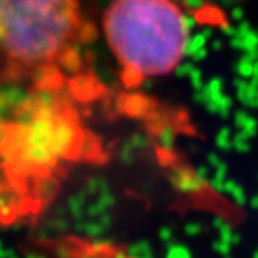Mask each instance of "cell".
<instances>
[{
	"label": "cell",
	"instance_id": "cell-1",
	"mask_svg": "<svg viewBox=\"0 0 258 258\" xmlns=\"http://www.w3.org/2000/svg\"><path fill=\"white\" fill-rule=\"evenodd\" d=\"M94 151L61 89L33 86L0 112V226L39 213L64 170Z\"/></svg>",
	"mask_w": 258,
	"mask_h": 258
},
{
	"label": "cell",
	"instance_id": "cell-2",
	"mask_svg": "<svg viewBox=\"0 0 258 258\" xmlns=\"http://www.w3.org/2000/svg\"><path fill=\"white\" fill-rule=\"evenodd\" d=\"M94 38L81 0H0V53L5 80L62 89L81 67V47Z\"/></svg>",
	"mask_w": 258,
	"mask_h": 258
},
{
	"label": "cell",
	"instance_id": "cell-3",
	"mask_svg": "<svg viewBox=\"0 0 258 258\" xmlns=\"http://www.w3.org/2000/svg\"><path fill=\"white\" fill-rule=\"evenodd\" d=\"M103 28L129 87L174 72L185 54L188 24L174 0H114Z\"/></svg>",
	"mask_w": 258,
	"mask_h": 258
},
{
	"label": "cell",
	"instance_id": "cell-4",
	"mask_svg": "<svg viewBox=\"0 0 258 258\" xmlns=\"http://www.w3.org/2000/svg\"><path fill=\"white\" fill-rule=\"evenodd\" d=\"M235 87L238 90V98L243 104L256 106V97H258V86L252 81H247L244 78H236Z\"/></svg>",
	"mask_w": 258,
	"mask_h": 258
},
{
	"label": "cell",
	"instance_id": "cell-5",
	"mask_svg": "<svg viewBox=\"0 0 258 258\" xmlns=\"http://www.w3.org/2000/svg\"><path fill=\"white\" fill-rule=\"evenodd\" d=\"M209 36H210V31H204V33H199V34L195 36V38H191V39L187 41L185 53L188 54V56H190V54H193L196 50L206 47V44L209 41Z\"/></svg>",
	"mask_w": 258,
	"mask_h": 258
},
{
	"label": "cell",
	"instance_id": "cell-6",
	"mask_svg": "<svg viewBox=\"0 0 258 258\" xmlns=\"http://www.w3.org/2000/svg\"><path fill=\"white\" fill-rule=\"evenodd\" d=\"M235 70L238 73V77L239 78H244V80H249L252 77V73H253V61L249 58V56H244L239 59L235 66Z\"/></svg>",
	"mask_w": 258,
	"mask_h": 258
},
{
	"label": "cell",
	"instance_id": "cell-7",
	"mask_svg": "<svg viewBox=\"0 0 258 258\" xmlns=\"http://www.w3.org/2000/svg\"><path fill=\"white\" fill-rule=\"evenodd\" d=\"M188 78H190V83L195 87V90H199V89L204 87V81H202V73H201V70L198 67H193V70L190 72Z\"/></svg>",
	"mask_w": 258,
	"mask_h": 258
},
{
	"label": "cell",
	"instance_id": "cell-8",
	"mask_svg": "<svg viewBox=\"0 0 258 258\" xmlns=\"http://www.w3.org/2000/svg\"><path fill=\"white\" fill-rule=\"evenodd\" d=\"M207 54H209L207 47H202V48L196 50L193 54H190V58H191V59H195V61H202L204 58H207Z\"/></svg>",
	"mask_w": 258,
	"mask_h": 258
},
{
	"label": "cell",
	"instance_id": "cell-9",
	"mask_svg": "<svg viewBox=\"0 0 258 258\" xmlns=\"http://www.w3.org/2000/svg\"><path fill=\"white\" fill-rule=\"evenodd\" d=\"M193 67H195L193 64H188V62H187V64H182V66L179 64V67H177L176 70H177L179 75H185V77H188V75H190V72L193 70Z\"/></svg>",
	"mask_w": 258,
	"mask_h": 258
},
{
	"label": "cell",
	"instance_id": "cell-10",
	"mask_svg": "<svg viewBox=\"0 0 258 258\" xmlns=\"http://www.w3.org/2000/svg\"><path fill=\"white\" fill-rule=\"evenodd\" d=\"M183 4H185V7L190 8V10H198V8L202 7L204 0H183Z\"/></svg>",
	"mask_w": 258,
	"mask_h": 258
},
{
	"label": "cell",
	"instance_id": "cell-11",
	"mask_svg": "<svg viewBox=\"0 0 258 258\" xmlns=\"http://www.w3.org/2000/svg\"><path fill=\"white\" fill-rule=\"evenodd\" d=\"M232 16H233V19H235V21H243V17H244V10H243V8H239V7H236V8L232 10Z\"/></svg>",
	"mask_w": 258,
	"mask_h": 258
},
{
	"label": "cell",
	"instance_id": "cell-12",
	"mask_svg": "<svg viewBox=\"0 0 258 258\" xmlns=\"http://www.w3.org/2000/svg\"><path fill=\"white\" fill-rule=\"evenodd\" d=\"M213 48H215V50L221 48V42H216V41H215V42H213Z\"/></svg>",
	"mask_w": 258,
	"mask_h": 258
},
{
	"label": "cell",
	"instance_id": "cell-13",
	"mask_svg": "<svg viewBox=\"0 0 258 258\" xmlns=\"http://www.w3.org/2000/svg\"><path fill=\"white\" fill-rule=\"evenodd\" d=\"M256 106H258V97H256Z\"/></svg>",
	"mask_w": 258,
	"mask_h": 258
},
{
	"label": "cell",
	"instance_id": "cell-14",
	"mask_svg": "<svg viewBox=\"0 0 258 258\" xmlns=\"http://www.w3.org/2000/svg\"><path fill=\"white\" fill-rule=\"evenodd\" d=\"M174 2H176V0H174Z\"/></svg>",
	"mask_w": 258,
	"mask_h": 258
}]
</instances>
